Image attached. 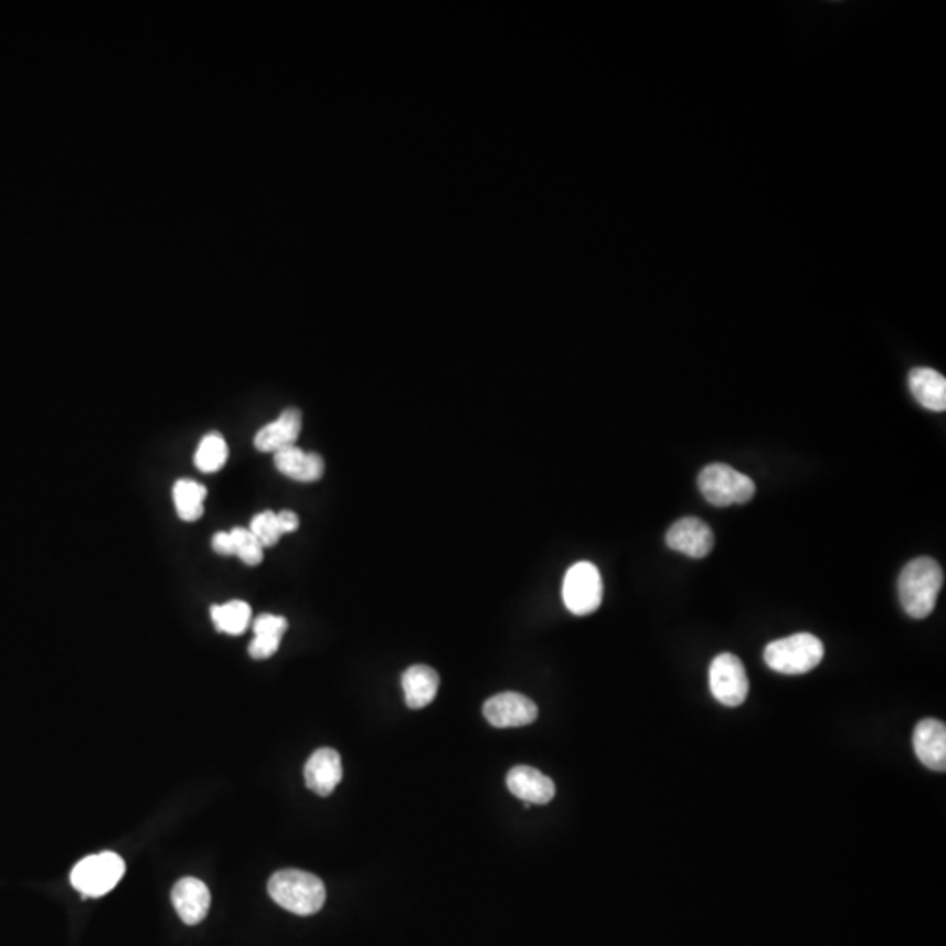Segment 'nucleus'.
<instances>
[{"label":"nucleus","mask_w":946,"mask_h":946,"mask_svg":"<svg viewBox=\"0 0 946 946\" xmlns=\"http://www.w3.org/2000/svg\"><path fill=\"white\" fill-rule=\"evenodd\" d=\"M943 581L945 575L938 561L927 556L910 561L897 584L904 612L913 619L929 617L942 593Z\"/></svg>","instance_id":"f257e3e1"},{"label":"nucleus","mask_w":946,"mask_h":946,"mask_svg":"<svg viewBox=\"0 0 946 946\" xmlns=\"http://www.w3.org/2000/svg\"><path fill=\"white\" fill-rule=\"evenodd\" d=\"M268 894L280 908L301 917L315 915L327 901L325 883L316 874L300 870H280L272 874Z\"/></svg>","instance_id":"f03ea898"},{"label":"nucleus","mask_w":946,"mask_h":946,"mask_svg":"<svg viewBox=\"0 0 946 946\" xmlns=\"http://www.w3.org/2000/svg\"><path fill=\"white\" fill-rule=\"evenodd\" d=\"M823 659V644L810 633H798L780 638L764 649V662L777 673L802 676L819 667Z\"/></svg>","instance_id":"7ed1b4c3"},{"label":"nucleus","mask_w":946,"mask_h":946,"mask_svg":"<svg viewBox=\"0 0 946 946\" xmlns=\"http://www.w3.org/2000/svg\"><path fill=\"white\" fill-rule=\"evenodd\" d=\"M698 485L701 495L715 507L743 506L756 495V485L751 477L722 463L703 468Z\"/></svg>","instance_id":"20e7f679"},{"label":"nucleus","mask_w":946,"mask_h":946,"mask_svg":"<svg viewBox=\"0 0 946 946\" xmlns=\"http://www.w3.org/2000/svg\"><path fill=\"white\" fill-rule=\"evenodd\" d=\"M124 874L125 861L118 853H95L74 865L71 883L85 897H100L113 891Z\"/></svg>","instance_id":"39448f33"},{"label":"nucleus","mask_w":946,"mask_h":946,"mask_svg":"<svg viewBox=\"0 0 946 946\" xmlns=\"http://www.w3.org/2000/svg\"><path fill=\"white\" fill-rule=\"evenodd\" d=\"M563 602L573 616H589L603 602L602 573L589 561L570 566L563 581Z\"/></svg>","instance_id":"423d86ee"},{"label":"nucleus","mask_w":946,"mask_h":946,"mask_svg":"<svg viewBox=\"0 0 946 946\" xmlns=\"http://www.w3.org/2000/svg\"><path fill=\"white\" fill-rule=\"evenodd\" d=\"M710 691L719 703L740 706L748 697L747 671L734 653H719L710 665Z\"/></svg>","instance_id":"0eeeda50"},{"label":"nucleus","mask_w":946,"mask_h":946,"mask_svg":"<svg viewBox=\"0 0 946 946\" xmlns=\"http://www.w3.org/2000/svg\"><path fill=\"white\" fill-rule=\"evenodd\" d=\"M485 718L491 726L500 730L528 726L539 718V706L519 692H501L486 701Z\"/></svg>","instance_id":"6e6552de"},{"label":"nucleus","mask_w":946,"mask_h":946,"mask_svg":"<svg viewBox=\"0 0 946 946\" xmlns=\"http://www.w3.org/2000/svg\"><path fill=\"white\" fill-rule=\"evenodd\" d=\"M667 543L668 548L680 552L683 556L701 560L712 552L715 536L712 528L701 519L683 518L668 530Z\"/></svg>","instance_id":"1a4fd4ad"},{"label":"nucleus","mask_w":946,"mask_h":946,"mask_svg":"<svg viewBox=\"0 0 946 946\" xmlns=\"http://www.w3.org/2000/svg\"><path fill=\"white\" fill-rule=\"evenodd\" d=\"M507 787L515 798L530 805H548L556 796V785L548 775L531 766H515L507 775Z\"/></svg>","instance_id":"9d476101"},{"label":"nucleus","mask_w":946,"mask_h":946,"mask_svg":"<svg viewBox=\"0 0 946 946\" xmlns=\"http://www.w3.org/2000/svg\"><path fill=\"white\" fill-rule=\"evenodd\" d=\"M913 748L918 761L933 772L946 768V726L938 719L918 722L913 733Z\"/></svg>","instance_id":"9b49d317"},{"label":"nucleus","mask_w":946,"mask_h":946,"mask_svg":"<svg viewBox=\"0 0 946 946\" xmlns=\"http://www.w3.org/2000/svg\"><path fill=\"white\" fill-rule=\"evenodd\" d=\"M344 769L339 752L333 748H319L307 761L304 777L307 787L318 796H330L342 780Z\"/></svg>","instance_id":"f8f14e48"},{"label":"nucleus","mask_w":946,"mask_h":946,"mask_svg":"<svg viewBox=\"0 0 946 946\" xmlns=\"http://www.w3.org/2000/svg\"><path fill=\"white\" fill-rule=\"evenodd\" d=\"M172 904L184 924L196 925L208 917L211 892L202 880L187 876L172 889Z\"/></svg>","instance_id":"ddd939ff"},{"label":"nucleus","mask_w":946,"mask_h":946,"mask_svg":"<svg viewBox=\"0 0 946 946\" xmlns=\"http://www.w3.org/2000/svg\"><path fill=\"white\" fill-rule=\"evenodd\" d=\"M301 432V414L297 408H286L276 421H272L255 435V447L262 453H279L297 444Z\"/></svg>","instance_id":"4468645a"},{"label":"nucleus","mask_w":946,"mask_h":946,"mask_svg":"<svg viewBox=\"0 0 946 946\" xmlns=\"http://www.w3.org/2000/svg\"><path fill=\"white\" fill-rule=\"evenodd\" d=\"M274 463L283 476L306 485L318 482L325 474L323 458L316 453H306L297 446L286 447L276 453Z\"/></svg>","instance_id":"2eb2a0df"},{"label":"nucleus","mask_w":946,"mask_h":946,"mask_svg":"<svg viewBox=\"0 0 946 946\" xmlns=\"http://www.w3.org/2000/svg\"><path fill=\"white\" fill-rule=\"evenodd\" d=\"M440 677L433 668L416 665L408 668L402 676V688L405 692V703L408 709L421 710L428 706L437 697Z\"/></svg>","instance_id":"dca6fc26"},{"label":"nucleus","mask_w":946,"mask_h":946,"mask_svg":"<svg viewBox=\"0 0 946 946\" xmlns=\"http://www.w3.org/2000/svg\"><path fill=\"white\" fill-rule=\"evenodd\" d=\"M910 390L922 407L933 412L946 408V379L933 369H915L910 372Z\"/></svg>","instance_id":"f3484780"},{"label":"nucleus","mask_w":946,"mask_h":946,"mask_svg":"<svg viewBox=\"0 0 946 946\" xmlns=\"http://www.w3.org/2000/svg\"><path fill=\"white\" fill-rule=\"evenodd\" d=\"M288 629L285 617L264 614L253 624L255 638L249 644V656L253 659H268L279 650L280 640Z\"/></svg>","instance_id":"a211bd4d"},{"label":"nucleus","mask_w":946,"mask_h":946,"mask_svg":"<svg viewBox=\"0 0 946 946\" xmlns=\"http://www.w3.org/2000/svg\"><path fill=\"white\" fill-rule=\"evenodd\" d=\"M174 506L179 519L187 522L199 521L204 515V500L208 489L193 479H179L172 489Z\"/></svg>","instance_id":"6ab92c4d"},{"label":"nucleus","mask_w":946,"mask_h":946,"mask_svg":"<svg viewBox=\"0 0 946 946\" xmlns=\"http://www.w3.org/2000/svg\"><path fill=\"white\" fill-rule=\"evenodd\" d=\"M211 617L217 631L226 635H243L251 623V607L243 599H232L225 605H213Z\"/></svg>","instance_id":"aec40b11"},{"label":"nucleus","mask_w":946,"mask_h":946,"mask_svg":"<svg viewBox=\"0 0 946 946\" xmlns=\"http://www.w3.org/2000/svg\"><path fill=\"white\" fill-rule=\"evenodd\" d=\"M228 459V446L220 432H211L200 440L195 453V467L204 474H214L225 467Z\"/></svg>","instance_id":"412c9836"},{"label":"nucleus","mask_w":946,"mask_h":946,"mask_svg":"<svg viewBox=\"0 0 946 946\" xmlns=\"http://www.w3.org/2000/svg\"><path fill=\"white\" fill-rule=\"evenodd\" d=\"M230 536L234 540L235 556L247 566H258L264 561V545L251 533L249 528H234Z\"/></svg>","instance_id":"4be33fe9"},{"label":"nucleus","mask_w":946,"mask_h":946,"mask_svg":"<svg viewBox=\"0 0 946 946\" xmlns=\"http://www.w3.org/2000/svg\"><path fill=\"white\" fill-rule=\"evenodd\" d=\"M249 530L258 539V542L264 545V549L274 548L279 542L280 536H283L279 519H277L276 512H272V510L259 512V514L251 519Z\"/></svg>","instance_id":"5701e85b"},{"label":"nucleus","mask_w":946,"mask_h":946,"mask_svg":"<svg viewBox=\"0 0 946 946\" xmlns=\"http://www.w3.org/2000/svg\"><path fill=\"white\" fill-rule=\"evenodd\" d=\"M213 551L221 556H235L234 540L230 531H217L213 536Z\"/></svg>","instance_id":"b1692460"},{"label":"nucleus","mask_w":946,"mask_h":946,"mask_svg":"<svg viewBox=\"0 0 946 946\" xmlns=\"http://www.w3.org/2000/svg\"><path fill=\"white\" fill-rule=\"evenodd\" d=\"M277 519H279V527L283 530V535L286 533H295L300 527V519L295 512L291 510H283V512H277Z\"/></svg>","instance_id":"393cba45"}]
</instances>
